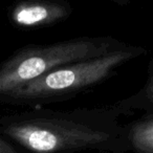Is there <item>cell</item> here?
<instances>
[{
    "label": "cell",
    "mask_w": 153,
    "mask_h": 153,
    "mask_svg": "<svg viewBox=\"0 0 153 153\" xmlns=\"http://www.w3.org/2000/svg\"><path fill=\"white\" fill-rule=\"evenodd\" d=\"M0 153H23L12 142L0 135Z\"/></svg>",
    "instance_id": "obj_7"
},
{
    "label": "cell",
    "mask_w": 153,
    "mask_h": 153,
    "mask_svg": "<svg viewBox=\"0 0 153 153\" xmlns=\"http://www.w3.org/2000/svg\"><path fill=\"white\" fill-rule=\"evenodd\" d=\"M124 153H145V152H135V151H129V152H124Z\"/></svg>",
    "instance_id": "obj_9"
},
{
    "label": "cell",
    "mask_w": 153,
    "mask_h": 153,
    "mask_svg": "<svg viewBox=\"0 0 153 153\" xmlns=\"http://www.w3.org/2000/svg\"><path fill=\"white\" fill-rule=\"evenodd\" d=\"M132 113L119 102L69 110L32 107L1 115L0 135L23 153L129 152L123 119Z\"/></svg>",
    "instance_id": "obj_1"
},
{
    "label": "cell",
    "mask_w": 153,
    "mask_h": 153,
    "mask_svg": "<svg viewBox=\"0 0 153 153\" xmlns=\"http://www.w3.org/2000/svg\"><path fill=\"white\" fill-rule=\"evenodd\" d=\"M72 12L68 0H16L9 7L7 18L16 28L39 30L65 21Z\"/></svg>",
    "instance_id": "obj_4"
},
{
    "label": "cell",
    "mask_w": 153,
    "mask_h": 153,
    "mask_svg": "<svg viewBox=\"0 0 153 153\" xmlns=\"http://www.w3.org/2000/svg\"><path fill=\"white\" fill-rule=\"evenodd\" d=\"M108 1L115 3L117 5H121V7H127L131 2V0H108Z\"/></svg>",
    "instance_id": "obj_8"
},
{
    "label": "cell",
    "mask_w": 153,
    "mask_h": 153,
    "mask_svg": "<svg viewBox=\"0 0 153 153\" xmlns=\"http://www.w3.org/2000/svg\"><path fill=\"white\" fill-rule=\"evenodd\" d=\"M142 46L126 44L94 59L63 65L0 99L7 105L39 107L66 101L100 85L126 63L146 55Z\"/></svg>",
    "instance_id": "obj_2"
},
{
    "label": "cell",
    "mask_w": 153,
    "mask_h": 153,
    "mask_svg": "<svg viewBox=\"0 0 153 153\" xmlns=\"http://www.w3.org/2000/svg\"><path fill=\"white\" fill-rule=\"evenodd\" d=\"M129 110H143L145 113L153 112V58L148 66V78L145 85L132 96L117 101Z\"/></svg>",
    "instance_id": "obj_6"
},
{
    "label": "cell",
    "mask_w": 153,
    "mask_h": 153,
    "mask_svg": "<svg viewBox=\"0 0 153 153\" xmlns=\"http://www.w3.org/2000/svg\"><path fill=\"white\" fill-rule=\"evenodd\" d=\"M126 44L111 36H98L20 47L0 63V99L61 66L101 57Z\"/></svg>",
    "instance_id": "obj_3"
},
{
    "label": "cell",
    "mask_w": 153,
    "mask_h": 153,
    "mask_svg": "<svg viewBox=\"0 0 153 153\" xmlns=\"http://www.w3.org/2000/svg\"><path fill=\"white\" fill-rule=\"evenodd\" d=\"M127 129L131 151L153 153V112L127 124Z\"/></svg>",
    "instance_id": "obj_5"
}]
</instances>
